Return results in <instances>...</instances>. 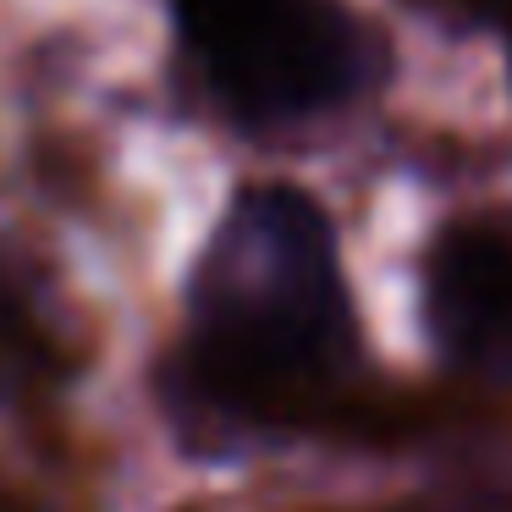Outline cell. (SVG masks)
<instances>
[{"label":"cell","mask_w":512,"mask_h":512,"mask_svg":"<svg viewBox=\"0 0 512 512\" xmlns=\"http://www.w3.org/2000/svg\"><path fill=\"white\" fill-rule=\"evenodd\" d=\"M430 331L463 364H512V237L507 232H446L430 254Z\"/></svg>","instance_id":"cell-3"},{"label":"cell","mask_w":512,"mask_h":512,"mask_svg":"<svg viewBox=\"0 0 512 512\" xmlns=\"http://www.w3.org/2000/svg\"><path fill=\"white\" fill-rule=\"evenodd\" d=\"M182 34L215 100L248 122L331 111L369 78V39L336 0H182Z\"/></svg>","instance_id":"cell-2"},{"label":"cell","mask_w":512,"mask_h":512,"mask_svg":"<svg viewBox=\"0 0 512 512\" xmlns=\"http://www.w3.org/2000/svg\"><path fill=\"white\" fill-rule=\"evenodd\" d=\"M353 364L336 232L298 188H248L188 281L182 369L232 419H292Z\"/></svg>","instance_id":"cell-1"}]
</instances>
